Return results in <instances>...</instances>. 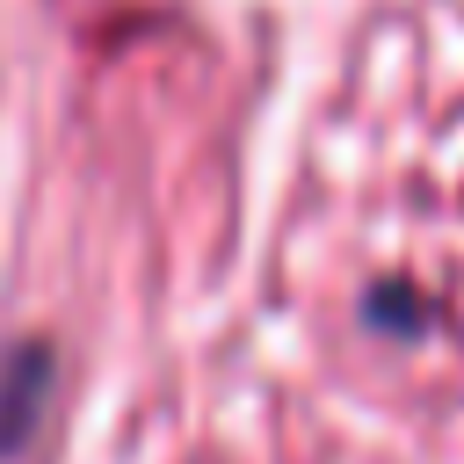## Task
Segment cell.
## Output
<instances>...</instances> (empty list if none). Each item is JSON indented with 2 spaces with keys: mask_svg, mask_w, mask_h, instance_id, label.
Instances as JSON below:
<instances>
[{
  "mask_svg": "<svg viewBox=\"0 0 464 464\" xmlns=\"http://www.w3.org/2000/svg\"><path fill=\"white\" fill-rule=\"evenodd\" d=\"M51 377H58V362H51L44 341H14V348L0 355V457H22L29 435L44 428V413H51Z\"/></svg>",
  "mask_w": 464,
  "mask_h": 464,
  "instance_id": "1",
  "label": "cell"
}]
</instances>
